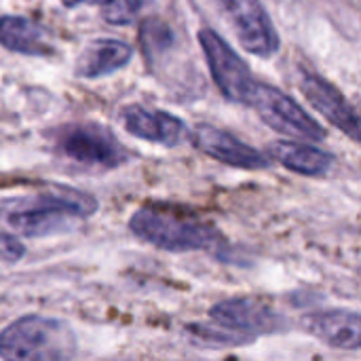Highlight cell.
I'll return each instance as SVG.
<instances>
[{
	"instance_id": "6da1fadb",
	"label": "cell",
	"mask_w": 361,
	"mask_h": 361,
	"mask_svg": "<svg viewBox=\"0 0 361 361\" xmlns=\"http://www.w3.org/2000/svg\"><path fill=\"white\" fill-rule=\"evenodd\" d=\"M97 207V199L85 190L51 186L40 192L0 201V222L27 239H44L74 231Z\"/></svg>"
},
{
	"instance_id": "7a4b0ae2",
	"label": "cell",
	"mask_w": 361,
	"mask_h": 361,
	"mask_svg": "<svg viewBox=\"0 0 361 361\" xmlns=\"http://www.w3.org/2000/svg\"><path fill=\"white\" fill-rule=\"evenodd\" d=\"M129 231L144 243L171 254L207 252L226 258L228 241L212 224L188 209L144 205L129 218Z\"/></svg>"
},
{
	"instance_id": "3957f363",
	"label": "cell",
	"mask_w": 361,
	"mask_h": 361,
	"mask_svg": "<svg viewBox=\"0 0 361 361\" xmlns=\"http://www.w3.org/2000/svg\"><path fill=\"white\" fill-rule=\"evenodd\" d=\"M78 338L72 326L57 317L23 315L0 330L2 361H72Z\"/></svg>"
},
{
	"instance_id": "277c9868",
	"label": "cell",
	"mask_w": 361,
	"mask_h": 361,
	"mask_svg": "<svg viewBox=\"0 0 361 361\" xmlns=\"http://www.w3.org/2000/svg\"><path fill=\"white\" fill-rule=\"evenodd\" d=\"M245 106L254 108L258 116L277 133L302 137L309 142L326 140V129L311 114H307L300 104H296L288 93L277 87L256 82Z\"/></svg>"
},
{
	"instance_id": "5b68a950",
	"label": "cell",
	"mask_w": 361,
	"mask_h": 361,
	"mask_svg": "<svg viewBox=\"0 0 361 361\" xmlns=\"http://www.w3.org/2000/svg\"><path fill=\"white\" fill-rule=\"evenodd\" d=\"M57 150L66 159L97 169H116L127 161V152L114 133L102 125H70L57 133Z\"/></svg>"
},
{
	"instance_id": "8992f818",
	"label": "cell",
	"mask_w": 361,
	"mask_h": 361,
	"mask_svg": "<svg viewBox=\"0 0 361 361\" xmlns=\"http://www.w3.org/2000/svg\"><path fill=\"white\" fill-rule=\"evenodd\" d=\"M209 319L252 343L260 336L288 330V319L256 296H233L216 302L209 309Z\"/></svg>"
},
{
	"instance_id": "52a82bcc",
	"label": "cell",
	"mask_w": 361,
	"mask_h": 361,
	"mask_svg": "<svg viewBox=\"0 0 361 361\" xmlns=\"http://www.w3.org/2000/svg\"><path fill=\"white\" fill-rule=\"evenodd\" d=\"M199 42H201L209 72H212L214 82L218 85L220 93L228 102L247 104V97L256 85L250 66L214 30H201Z\"/></svg>"
},
{
	"instance_id": "ba28073f",
	"label": "cell",
	"mask_w": 361,
	"mask_h": 361,
	"mask_svg": "<svg viewBox=\"0 0 361 361\" xmlns=\"http://www.w3.org/2000/svg\"><path fill=\"white\" fill-rule=\"evenodd\" d=\"M228 15L241 47L258 57L279 51V34L260 0H218Z\"/></svg>"
},
{
	"instance_id": "9c48e42d",
	"label": "cell",
	"mask_w": 361,
	"mask_h": 361,
	"mask_svg": "<svg viewBox=\"0 0 361 361\" xmlns=\"http://www.w3.org/2000/svg\"><path fill=\"white\" fill-rule=\"evenodd\" d=\"M190 140L203 154H207L228 167L247 169V171L271 167V159L267 154H262L260 150L252 148L250 144L237 140L233 133L218 129L214 125H207V123L197 125L192 129Z\"/></svg>"
},
{
	"instance_id": "30bf717a",
	"label": "cell",
	"mask_w": 361,
	"mask_h": 361,
	"mask_svg": "<svg viewBox=\"0 0 361 361\" xmlns=\"http://www.w3.org/2000/svg\"><path fill=\"white\" fill-rule=\"evenodd\" d=\"M300 91L322 116H326L336 129H341L353 142H360V116H357L355 108L345 99V95L330 80H326L317 74L305 72L300 78Z\"/></svg>"
},
{
	"instance_id": "8fae6325",
	"label": "cell",
	"mask_w": 361,
	"mask_h": 361,
	"mask_svg": "<svg viewBox=\"0 0 361 361\" xmlns=\"http://www.w3.org/2000/svg\"><path fill=\"white\" fill-rule=\"evenodd\" d=\"M302 328L332 349L357 351L361 347V317L357 311L332 309L302 317Z\"/></svg>"
},
{
	"instance_id": "7c38bea8",
	"label": "cell",
	"mask_w": 361,
	"mask_h": 361,
	"mask_svg": "<svg viewBox=\"0 0 361 361\" xmlns=\"http://www.w3.org/2000/svg\"><path fill=\"white\" fill-rule=\"evenodd\" d=\"M121 116H123L125 129L131 135L152 142V144L173 148L182 144L186 137V125L178 116L163 112V110H150L146 106L131 104L123 108Z\"/></svg>"
},
{
	"instance_id": "4fadbf2b",
	"label": "cell",
	"mask_w": 361,
	"mask_h": 361,
	"mask_svg": "<svg viewBox=\"0 0 361 361\" xmlns=\"http://www.w3.org/2000/svg\"><path fill=\"white\" fill-rule=\"evenodd\" d=\"M133 51L127 42L112 38H97L87 44L82 55L76 61V76L80 78H99L108 76L129 63Z\"/></svg>"
},
{
	"instance_id": "5bb4252c",
	"label": "cell",
	"mask_w": 361,
	"mask_h": 361,
	"mask_svg": "<svg viewBox=\"0 0 361 361\" xmlns=\"http://www.w3.org/2000/svg\"><path fill=\"white\" fill-rule=\"evenodd\" d=\"M0 44L23 55H49L53 51L47 32L36 21L17 15L0 17Z\"/></svg>"
},
{
	"instance_id": "9a60e30c",
	"label": "cell",
	"mask_w": 361,
	"mask_h": 361,
	"mask_svg": "<svg viewBox=\"0 0 361 361\" xmlns=\"http://www.w3.org/2000/svg\"><path fill=\"white\" fill-rule=\"evenodd\" d=\"M271 154L286 169L309 178L326 176L334 165V157L330 152L300 142H277L271 146Z\"/></svg>"
},
{
	"instance_id": "2e32d148",
	"label": "cell",
	"mask_w": 361,
	"mask_h": 361,
	"mask_svg": "<svg viewBox=\"0 0 361 361\" xmlns=\"http://www.w3.org/2000/svg\"><path fill=\"white\" fill-rule=\"evenodd\" d=\"M184 332L190 336V341L205 345V347H245L252 345L250 338L233 334L216 324H188Z\"/></svg>"
},
{
	"instance_id": "e0dca14e",
	"label": "cell",
	"mask_w": 361,
	"mask_h": 361,
	"mask_svg": "<svg viewBox=\"0 0 361 361\" xmlns=\"http://www.w3.org/2000/svg\"><path fill=\"white\" fill-rule=\"evenodd\" d=\"M146 0H106L102 4V19L110 25H129L133 23Z\"/></svg>"
},
{
	"instance_id": "ac0fdd59",
	"label": "cell",
	"mask_w": 361,
	"mask_h": 361,
	"mask_svg": "<svg viewBox=\"0 0 361 361\" xmlns=\"http://www.w3.org/2000/svg\"><path fill=\"white\" fill-rule=\"evenodd\" d=\"M25 256V245L11 233L0 231V262L15 264Z\"/></svg>"
},
{
	"instance_id": "d6986e66",
	"label": "cell",
	"mask_w": 361,
	"mask_h": 361,
	"mask_svg": "<svg viewBox=\"0 0 361 361\" xmlns=\"http://www.w3.org/2000/svg\"><path fill=\"white\" fill-rule=\"evenodd\" d=\"M66 6H80V4H97V2H104V0H61Z\"/></svg>"
}]
</instances>
